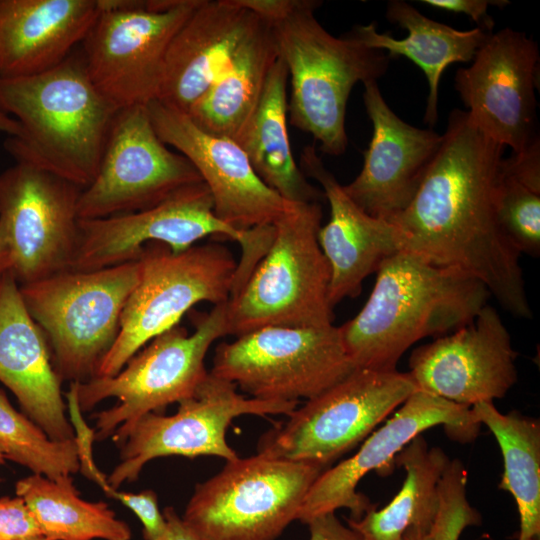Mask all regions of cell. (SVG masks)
Instances as JSON below:
<instances>
[{
  "label": "cell",
  "instance_id": "1",
  "mask_svg": "<svg viewBox=\"0 0 540 540\" xmlns=\"http://www.w3.org/2000/svg\"><path fill=\"white\" fill-rule=\"evenodd\" d=\"M442 135L414 198L390 221L402 251L475 277L504 310L531 319L521 254L496 216L504 147L475 127L466 110L451 111Z\"/></svg>",
  "mask_w": 540,
  "mask_h": 540
},
{
  "label": "cell",
  "instance_id": "2",
  "mask_svg": "<svg viewBox=\"0 0 540 540\" xmlns=\"http://www.w3.org/2000/svg\"><path fill=\"white\" fill-rule=\"evenodd\" d=\"M376 273L365 305L339 326L355 368L396 370L412 345L467 324L491 296L475 277L406 251L385 259Z\"/></svg>",
  "mask_w": 540,
  "mask_h": 540
},
{
  "label": "cell",
  "instance_id": "3",
  "mask_svg": "<svg viewBox=\"0 0 540 540\" xmlns=\"http://www.w3.org/2000/svg\"><path fill=\"white\" fill-rule=\"evenodd\" d=\"M0 110L20 125L5 150L81 188L97 174L118 109L95 87L82 54L44 72L0 77Z\"/></svg>",
  "mask_w": 540,
  "mask_h": 540
},
{
  "label": "cell",
  "instance_id": "4",
  "mask_svg": "<svg viewBox=\"0 0 540 540\" xmlns=\"http://www.w3.org/2000/svg\"><path fill=\"white\" fill-rule=\"evenodd\" d=\"M271 25L291 81L290 123L319 142L321 152L344 154L346 107L353 87L377 81L388 68L383 51L348 33L336 37L317 20L318 0H242Z\"/></svg>",
  "mask_w": 540,
  "mask_h": 540
},
{
  "label": "cell",
  "instance_id": "5",
  "mask_svg": "<svg viewBox=\"0 0 540 540\" xmlns=\"http://www.w3.org/2000/svg\"><path fill=\"white\" fill-rule=\"evenodd\" d=\"M321 220L319 202H287L268 250L227 302V335L333 324L331 271L318 243Z\"/></svg>",
  "mask_w": 540,
  "mask_h": 540
},
{
  "label": "cell",
  "instance_id": "6",
  "mask_svg": "<svg viewBox=\"0 0 540 540\" xmlns=\"http://www.w3.org/2000/svg\"><path fill=\"white\" fill-rule=\"evenodd\" d=\"M139 261L93 271L66 270L19 285L23 303L46 336L61 382L96 377L120 331Z\"/></svg>",
  "mask_w": 540,
  "mask_h": 540
},
{
  "label": "cell",
  "instance_id": "7",
  "mask_svg": "<svg viewBox=\"0 0 540 540\" xmlns=\"http://www.w3.org/2000/svg\"><path fill=\"white\" fill-rule=\"evenodd\" d=\"M227 302L197 317L191 334L177 324L156 336L116 375L77 382L82 412L107 398L118 399L116 405L93 414L95 441L111 438L142 416L161 414L169 404L194 394L208 374L204 359L209 348L227 335Z\"/></svg>",
  "mask_w": 540,
  "mask_h": 540
},
{
  "label": "cell",
  "instance_id": "8",
  "mask_svg": "<svg viewBox=\"0 0 540 540\" xmlns=\"http://www.w3.org/2000/svg\"><path fill=\"white\" fill-rule=\"evenodd\" d=\"M137 260L139 280L123 309L117 339L96 377L116 375L146 343L179 324L195 304L216 305L231 296L237 263L221 244H195L174 253L163 243L151 242Z\"/></svg>",
  "mask_w": 540,
  "mask_h": 540
},
{
  "label": "cell",
  "instance_id": "9",
  "mask_svg": "<svg viewBox=\"0 0 540 540\" xmlns=\"http://www.w3.org/2000/svg\"><path fill=\"white\" fill-rule=\"evenodd\" d=\"M326 468L258 453L196 485L182 519L203 540H275Z\"/></svg>",
  "mask_w": 540,
  "mask_h": 540
},
{
  "label": "cell",
  "instance_id": "10",
  "mask_svg": "<svg viewBox=\"0 0 540 540\" xmlns=\"http://www.w3.org/2000/svg\"><path fill=\"white\" fill-rule=\"evenodd\" d=\"M416 391L408 372L356 368L265 432L258 453L326 469Z\"/></svg>",
  "mask_w": 540,
  "mask_h": 540
},
{
  "label": "cell",
  "instance_id": "11",
  "mask_svg": "<svg viewBox=\"0 0 540 540\" xmlns=\"http://www.w3.org/2000/svg\"><path fill=\"white\" fill-rule=\"evenodd\" d=\"M200 0H99L83 58L99 92L118 110L157 98L168 46Z\"/></svg>",
  "mask_w": 540,
  "mask_h": 540
},
{
  "label": "cell",
  "instance_id": "12",
  "mask_svg": "<svg viewBox=\"0 0 540 540\" xmlns=\"http://www.w3.org/2000/svg\"><path fill=\"white\" fill-rule=\"evenodd\" d=\"M341 330L264 327L220 343L210 373L252 398L299 402L328 390L355 370Z\"/></svg>",
  "mask_w": 540,
  "mask_h": 540
},
{
  "label": "cell",
  "instance_id": "13",
  "mask_svg": "<svg viewBox=\"0 0 540 540\" xmlns=\"http://www.w3.org/2000/svg\"><path fill=\"white\" fill-rule=\"evenodd\" d=\"M298 402L266 401L237 392L234 383L210 371L194 394L178 402L173 415L148 413L111 439L119 445L120 462L107 476L112 489L138 479L151 460L167 456L238 458L226 441L233 419L242 415H289Z\"/></svg>",
  "mask_w": 540,
  "mask_h": 540
},
{
  "label": "cell",
  "instance_id": "14",
  "mask_svg": "<svg viewBox=\"0 0 540 540\" xmlns=\"http://www.w3.org/2000/svg\"><path fill=\"white\" fill-rule=\"evenodd\" d=\"M168 147L157 135L146 105L119 109L97 174L79 196V219L144 210L203 182L190 161Z\"/></svg>",
  "mask_w": 540,
  "mask_h": 540
},
{
  "label": "cell",
  "instance_id": "15",
  "mask_svg": "<svg viewBox=\"0 0 540 540\" xmlns=\"http://www.w3.org/2000/svg\"><path fill=\"white\" fill-rule=\"evenodd\" d=\"M82 189L23 161L0 173V220L7 232L10 272L19 285L71 269Z\"/></svg>",
  "mask_w": 540,
  "mask_h": 540
},
{
  "label": "cell",
  "instance_id": "16",
  "mask_svg": "<svg viewBox=\"0 0 540 540\" xmlns=\"http://www.w3.org/2000/svg\"><path fill=\"white\" fill-rule=\"evenodd\" d=\"M207 236L251 243L253 229L237 230L214 213L204 182L183 187L159 204L104 218L79 219L77 247L70 270L93 271L135 261L146 244L158 242L174 253L185 251Z\"/></svg>",
  "mask_w": 540,
  "mask_h": 540
},
{
  "label": "cell",
  "instance_id": "17",
  "mask_svg": "<svg viewBox=\"0 0 540 540\" xmlns=\"http://www.w3.org/2000/svg\"><path fill=\"white\" fill-rule=\"evenodd\" d=\"M442 425L447 435L465 443L474 440L481 424L470 407L416 390L379 429L373 431L351 457L323 471L306 494L297 520L311 519L340 508L359 520L376 505L356 491L370 471L386 475L393 471L396 455L424 431Z\"/></svg>",
  "mask_w": 540,
  "mask_h": 540
},
{
  "label": "cell",
  "instance_id": "18",
  "mask_svg": "<svg viewBox=\"0 0 540 540\" xmlns=\"http://www.w3.org/2000/svg\"><path fill=\"white\" fill-rule=\"evenodd\" d=\"M539 51L525 33L504 28L491 33L472 64L455 74L470 121L494 142L513 153L535 138Z\"/></svg>",
  "mask_w": 540,
  "mask_h": 540
},
{
  "label": "cell",
  "instance_id": "19",
  "mask_svg": "<svg viewBox=\"0 0 540 540\" xmlns=\"http://www.w3.org/2000/svg\"><path fill=\"white\" fill-rule=\"evenodd\" d=\"M517 352L498 311L486 304L460 328L414 349L416 390L472 407L506 396L518 379Z\"/></svg>",
  "mask_w": 540,
  "mask_h": 540
},
{
  "label": "cell",
  "instance_id": "20",
  "mask_svg": "<svg viewBox=\"0 0 540 540\" xmlns=\"http://www.w3.org/2000/svg\"><path fill=\"white\" fill-rule=\"evenodd\" d=\"M146 108L159 138L178 150L199 173L221 221L246 231L272 225L283 213L288 201L257 176L235 141L203 131L186 113L157 99Z\"/></svg>",
  "mask_w": 540,
  "mask_h": 540
},
{
  "label": "cell",
  "instance_id": "21",
  "mask_svg": "<svg viewBox=\"0 0 540 540\" xmlns=\"http://www.w3.org/2000/svg\"><path fill=\"white\" fill-rule=\"evenodd\" d=\"M363 85L373 133L360 173L343 189L366 213L391 221L414 198L443 135L403 121L386 103L377 81Z\"/></svg>",
  "mask_w": 540,
  "mask_h": 540
},
{
  "label": "cell",
  "instance_id": "22",
  "mask_svg": "<svg viewBox=\"0 0 540 540\" xmlns=\"http://www.w3.org/2000/svg\"><path fill=\"white\" fill-rule=\"evenodd\" d=\"M300 168L321 185L330 219L318 231V243L330 271L328 300L332 308L358 296L363 281L388 257L402 251V236L392 222L369 215L344 191L325 167L314 145L305 146Z\"/></svg>",
  "mask_w": 540,
  "mask_h": 540
},
{
  "label": "cell",
  "instance_id": "23",
  "mask_svg": "<svg viewBox=\"0 0 540 540\" xmlns=\"http://www.w3.org/2000/svg\"><path fill=\"white\" fill-rule=\"evenodd\" d=\"M0 382L51 440H74L46 336L28 313L10 271L0 278Z\"/></svg>",
  "mask_w": 540,
  "mask_h": 540
},
{
  "label": "cell",
  "instance_id": "24",
  "mask_svg": "<svg viewBox=\"0 0 540 540\" xmlns=\"http://www.w3.org/2000/svg\"><path fill=\"white\" fill-rule=\"evenodd\" d=\"M252 16L242 0H200L168 46L156 99L187 114L226 66Z\"/></svg>",
  "mask_w": 540,
  "mask_h": 540
},
{
  "label": "cell",
  "instance_id": "25",
  "mask_svg": "<svg viewBox=\"0 0 540 540\" xmlns=\"http://www.w3.org/2000/svg\"><path fill=\"white\" fill-rule=\"evenodd\" d=\"M99 0H0V77L49 70L82 43Z\"/></svg>",
  "mask_w": 540,
  "mask_h": 540
},
{
  "label": "cell",
  "instance_id": "26",
  "mask_svg": "<svg viewBox=\"0 0 540 540\" xmlns=\"http://www.w3.org/2000/svg\"><path fill=\"white\" fill-rule=\"evenodd\" d=\"M278 58L270 23L253 11L226 66L187 115L203 131L236 141L251 120Z\"/></svg>",
  "mask_w": 540,
  "mask_h": 540
},
{
  "label": "cell",
  "instance_id": "27",
  "mask_svg": "<svg viewBox=\"0 0 540 540\" xmlns=\"http://www.w3.org/2000/svg\"><path fill=\"white\" fill-rule=\"evenodd\" d=\"M386 18L407 30V36L396 39L379 33L375 22L357 25L348 34L368 48L387 51L389 58L404 56L423 71L429 85L424 122L433 128L438 120V92L443 72L452 63L472 61L492 32L478 27L457 30L428 18L403 0L388 2Z\"/></svg>",
  "mask_w": 540,
  "mask_h": 540
},
{
  "label": "cell",
  "instance_id": "28",
  "mask_svg": "<svg viewBox=\"0 0 540 540\" xmlns=\"http://www.w3.org/2000/svg\"><path fill=\"white\" fill-rule=\"evenodd\" d=\"M287 68L277 59L268 76L260 102L235 141L245 152L257 176L289 202H319L322 190L313 186L291 151L287 129Z\"/></svg>",
  "mask_w": 540,
  "mask_h": 540
},
{
  "label": "cell",
  "instance_id": "29",
  "mask_svg": "<svg viewBox=\"0 0 540 540\" xmlns=\"http://www.w3.org/2000/svg\"><path fill=\"white\" fill-rule=\"evenodd\" d=\"M450 458L439 447L415 437L395 457L405 471L402 487L382 509L376 506L359 520L347 519L363 540H403L408 528L430 529L440 504L439 484Z\"/></svg>",
  "mask_w": 540,
  "mask_h": 540
},
{
  "label": "cell",
  "instance_id": "30",
  "mask_svg": "<svg viewBox=\"0 0 540 540\" xmlns=\"http://www.w3.org/2000/svg\"><path fill=\"white\" fill-rule=\"evenodd\" d=\"M21 497L49 540H130L129 525L104 501L80 497L72 476L50 479L31 474L16 482Z\"/></svg>",
  "mask_w": 540,
  "mask_h": 540
},
{
  "label": "cell",
  "instance_id": "31",
  "mask_svg": "<svg viewBox=\"0 0 540 540\" xmlns=\"http://www.w3.org/2000/svg\"><path fill=\"white\" fill-rule=\"evenodd\" d=\"M476 420L494 435L503 457L499 489L514 498L518 540H540V423L517 411L501 413L493 402L471 407Z\"/></svg>",
  "mask_w": 540,
  "mask_h": 540
},
{
  "label": "cell",
  "instance_id": "32",
  "mask_svg": "<svg viewBox=\"0 0 540 540\" xmlns=\"http://www.w3.org/2000/svg\"><path fill=\"white\" fill-rule=\"evenodd\" d=\"M0 451L5 459L50 479L72 476L80 464L74 440L53 441L0 389Z\"/></svg>",
  "mask_w": 540,
  "mask_h": 540
},
{
  "label": "cell",
  "instance_id": "33",
  "mask_svg": "<svg viewBox=\"0 0 540 540\" xmlns=\"http://www.w3.org/2000/svg\"><path fill=\"white\" fill-rule=\"evenodd\" d=\"M500 229L520 254H540V194L502 172L496 191Z\"/></svg>",
  "mask_w": 540,
  "mask_h": 540
},
{
  "label": "cell",
  "instance_id": "34",
  "mask_svg": "<svg viewBox=\"0 0 540 540\" xmlns=\"http://www.w3.org/2000/svg\"><path fill=\"white\" fill-rule=\"evenodd\" d=\"M67 399V413L74 432V441L77 445L80 469L79 471L89 480L98 484L107 495L112 488L109 486L107 476L95 464L93 458V442L95 430L90 428L82 416L78 402L77 382H71L69 391L65 393Z\"/></svg>",
  "mask_w": 540,
  "mask_h": 540
},
{
  "label": "cell",
  "instance_id": "35",
  "mask_svg": "<svg viewBox=\"0 0 540 540\" xmlns=\"http://www.w3.org/2000/svg\"><path fill=\"white\" fill-rule=\"evenodd\" d=\"M107 496L120 501L138 517L143 525L145 540H157L164 533L166 520L153 490L132 493L112 489Z\"/></svg>",
  "mask_w": 540,
  "mask_h": 540
},
{
  "label": "cell",
  "instance_id": "36",
  "mask_svg": "<svg viewBox=\"0 0 540 540\" xmlns=\"http://www.w3.org/2000/svg\"><path fill=\"white\" fill-rule=\"evenodd\" d=\"M43 536L37 521L21 497L0 498V540H24Z\"/></svg>",
  "mask_w": 540,
  "mask_h": 540
},
{
  "label": "cell",
  "instance_id": "37",
  "mask_svg": "<svg viewBox=\"0 0 540 540\" xmlns=\"http://www.w3.org/2000/svg\"><path fill=\"white\" fill-rule=\"evenodd\" d=\"M502 172L540 194V141L535 138L523 151L502 160Z\"/></svg>",
  "mask_w": 540,
  "mask_h": 540
},
{
  "label": "cell",
  "instance_id": "38",
  "mask_svg": "<svg viewBox=\"0 0 540 540\" xmlns=\"http://www.w3.org/2000/svg\"><path fill=\"white\" fill-rule=\"evenodd\" d=\"M480 514L470 505L466 489L455 487L449 495V511L444 540H459L464 529L471 525H479Z\"/></svg>",
  "mask_w": 540,
  "mask_h": 540
},
{
  "label": "cell",
  "instance_id": "39",
  "mask_svg": "<svg viewBox=\"0 0 540 540\" xmlns=\"http://www.w3.org/2000/svg\"><path fill=\"white\" fill-rule=\"evenodd\" d=\"M431 7L453 13H462L470 17L478 28L493 32L494 21L488 14L490 5L504 7L508 1L489 0H422Z\"/></svg>",
  "mask_w": 540,
  "mask_h": 540
},
{
  "label": "cell",
  "instance_id": "40",
  "mask_svg": "<svg viewBox=\"0 0 540 540\" xmlns=\"http://www.w3.org/2000/svg\"><path fill=\"white\" fill-rule=\"evenodd\" d=\"M307 525L309 540H363L356 531L342 524L335 513L317 516Z\"/></svg>",
  "mask_w": 540,
  "mask_h": 540
},
{
  "label": "cell",
  "instance_id": "41",
  "mask_svg": "<svg viewBox=\"0 0 540 540\" xmlns=\"http://www.w3.org/2000/svg\"><path fill=\"white\" fill-rule=\"evenodd\" d=\"M448 495L445 490H440V504L436 520L430 529L419 526L408 528L403 536V540H444L448 510Z\"/></svg>",
  "mask_w": 540,
  "mask_h": 540
},
{
  "label": "cell",
  "instance_id": "42",
  "mask_svg": "<svg viewBox=\"0 0 540 540\" xmlns=\"http://www.w3.org/2000/svg\"><path fill=\"white\" fill-rule=\"evenodd\" d=\"M163 515L166 520V528L157 540H203L185 523L173 507H166Z\"/></svg>",
  "mask_w": 540,
  "mask_h": 540
},
{
  "label": "cell",
  "instance_id": "43",
  "mask_svg": "<svg viewBox=\"0 0 540 540\" xmlns=\"http://www.w3.org/2000/svg\"><path fill=\"white\" fill-rule=\"evenodd\" d=\"M11 270V257L4 223L0 220V278Z\"/></svg>",
  "mask_w": 540,
  "mask_h": 540
},
{
  "label": "cell",
  "instance_id": "44",
  "mask_svg": "<svg viewBox=\"0 0 540 540\" xmlns=\"http://www.w3.org/2000/svg\"><path fill=\"white\" fill-rule=\"evenodd\" d=\"M20 131L19 123L0 110V133H5L8 136H18Z\"/></svg>",
  "mask_w": 540,
  "mask_h": 540
},
{
  "label": "cell",
  "instance_id": "45",
  "mask_svg": "<svg viewBox=\"0 0 540 540\" xmlns=\"http://www.w3.org/2000/svg\"><path fill=\"white\" fill-rule=\"evenodd\" d=\"M24 540H49V539H47V538L44 537V536H40V537H35V538H30V539H24Z\"/></svg>",
  "mask_w": 540,
  "mask_h": 540
},
{
  "label": "cell",
  "instance_id": "46",
  "mask_svg": "<svg viewBox=\"0 0 540 540\" xmlns=\"http://www.w3.org/2000/svg\"><path fill=\"white\" fill-rule=\"evenodd\" d=\"M4 461H5V457H4L3 453L0 451V466L2 464H4ZM0 481H1V478H0Z\"/></svg>",
  "mask_w": 540,
  "mask_h": 540
}]
</instances>
